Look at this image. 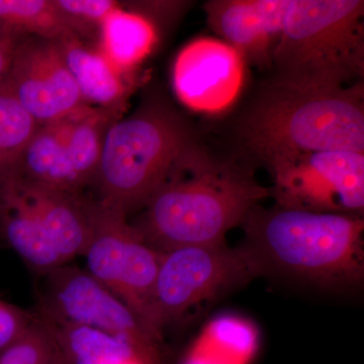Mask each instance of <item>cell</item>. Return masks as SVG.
<instances>
[{
  "label": "cell",
  "mask_w": 364,
  "mask_h": 364,
  "mask_svg": "<svg viewBox=\"0 0 364 364\" xmlns=\"http://www.w3.org/2000/svg\"><path fill=\"white\" fill-rule=\"evenodd\" d=\"M4 82L40 124L86 107L57 40L21 37Z\"/></svg>",
  "instance_id": "12"
},
{
  "label": "cell",
  "mask_w": 364,
  "mask_h": 364,
  "mask_svg": "<svg viewBox=\"0 0 364 364\" xmlns=\"http://www.w3.org/2000/svg\"><path fill=\"white\" fill-rule=\"evenodd\" d=\"M186 123L159 104L112 122L92 184L100 207L128 218L145 207L182 155L195 145Z\"/></svg>",
  "instance_id": "5"
},
{
  "label": "cell",
  "mask_w": 364,
  "mask_h": 364,
  "mask_svg": "<svg viewBox=\"0 0 364 364\" xmlns=\"http://www.w3.org/2000/svg\"><path fill=\"white\" fill-rule=\"evenodd\" d=\"M289 0H212L205 4L208 26L258 68L272 67Z\"/></svg>",
  "instance_id": "14"
},
{
  "label": "cell",
  "mask_w": 364,
  "mask_h": 364,
  "mask_svg": "<svg viewBox=\"0 0 364 364\" xmlns=\"http://www.w3.org/2000/svg\"><path fill=\"white\" fill-rule=\"evenodd\" d=\"M159 355H139L121 364H158Z\"/></svg>",
  "instance_id": "24"
},
{
  "label": "cell",
  "mask_w": 364,
  "mask_h": 364,
  "mask_svg": "<svg viewBox=\"0 0 364 364\" xmlns=\"http://www.w3.org/2000/svg\"><path fill=\"white\" fill-rule=\"evenodd\" d=\"M363 93V83L303 90L270 82L242 119V141L265 166L320 151L364 153Z\"/></svg>",
  "instance_id": "3"
},
{
  "label": "cell",
  "mask_w": 364,
  "mask_h": 364,
  "mask_svg": "<svg viewBox=\"0 0 364 364\" xmlns=\"http://www.w3.org/2000/svg\"><path fill=\"white\" fill-rule=\"evenodd\" d=\"M262 277L243 245L186 246L162 252L153 308L158 331L202 305H210Z\"/></svg>",
  "instance_id": "7"
},
{
  "label": "cell",
  "mask_w": 364,
  "mask_h": 364,
  "mask_svg": "<svg viewBox=\"0 0 364 364\" xmlns=\"http://www.w3.org/2000/svg\"><path fill=\"white\" fill-rule=\"evenodd\" d=\"M267 168L274 205L363 217L364 153H305L273 162Z\"/></svg>",
  "instance_id": "10"
},
{
  "label": "cell",
  "mask_w": 364,
  "mask_h": 364,
  "mask_svg": "<svg viewBox=\"0 0 364 364\" xmlns=\"http://www.w3.org/2000/svg\"><path fill=\"white\" fill-rule=\"evenodd\" d=\"M62 56L88 107L121 112L130 93L132 81L98 51L77 37L57 40Z\"/></svg>",
  "instance_id": "16"
},
{
  "label": "cell",
  "mask_w": 364,
  "mask_h": 364,
  "mask_svg": "<svg viewBox=\"0 0 364 364\" xmlns=\"http://www.w3.org/2000/svg\"><path fill=\"white\" fill-rule=\"evenodd\" d=\"M245 77V62L232 46L214 38L186 45L174 62L177 98L193 111L215 114L234 104Z\"/></svg>",
  "instance_id": "13"
},
{
  "label": "cell",
  "mask_w": 364,
  "mask_h": 364,
  "mask_svg": "<svg viewBox=\"0 0 364 364\" xmlns=\"http://www.w3.org/2000/svg\"><path fill=\"white\" fill-rule=\"evenodd\" d=\"M44 280L38 308L46 312L136 343L153 345L161 341L122 299L86 269L65 264L45 273Z\"/></svg>",
  "instance_id": "11"
},
{
  "label": "cell",
  "mask_w": 364,
  "mask_h": 364,
  "mask_svg": "<svg viewBox=\"0 0 364 364\" xmlns=\"http://www.w3.org/2000/svg\"><path fill=\"white\" fill-rule=\"evenodd\" d=\"M97 50L117 71L130 75L156 45L157 31L149 18L119 6L105 21Z\"/></svg>",
  "instance_id": "17"
},
{
  "label": "cell",
  "mask_w": 364,
  "mask_h": 364,
  "mask_svg": "<svg viewBox=\"0 0 364 364\" xmlns=\"http://www.w3.org/2000/svg\"><path fill=\"white\" fill-rule=\"evenodd\" d=\"M0 30L18 37H76L54 0H0Z\"/></svg>",
  "instance_id": "18"
},
{
  "label": "cell",
  "mask_w": 364,
  "mask_h": 364,
  "mask_svg": "<svg viewBox=\"0 0 364 364\" xmlns=\"http://www.w3.org/2000/svg\"><path fill=\"white\" fill-rule=\"evenodd\" d=\"M39 127L4 81L0 85V183L18 176L26 147Z\"/></svg>",
  "instance_id": "19"
},
{
  "label": "cell",
  "mask_w": 364,
  "mask_h": 364,
  "mask_svg": "<svg viewBox=\"0 0 364 364\" xmlns=\"http://www.w3.org/2000/svg\"><path fill=\"white\" fill-rule=\"evenodd\" d=\"M262 275L334 294L364 284V220L358 215L255 205L241 226Z\"/></svg>",
  "instance_id": "2"
},
{
  "label": "cell",
  "mask_w": 364,
  "mask_h": 364,
  "mask_svg": "<svg viewBox=\"0 0 364 364\" xmlns=\"http://www.w3.org/2000/svg\"><path fill=\"white\" fill-rule=\"evenodd\" d=\"M35 321V314L0 299V352L20 338Z\"/></svg>",
  "instance_id": "22"
},
{
  "label": "cell",
  "mask_w": 364,
  "mask_h": 364,
  "mask_svg": "<svg viewBox=\"0 0 364 364\" xmlns=\"http://www.w3.org/2000/svg\"><path fill=\"white\" fill-rule=\"evenodd\" d=\"M119 117V112L86 105L58 121L40 124L16 176L82 196L97 173L105 133Z\"/></svg>",
  "instance_id": "8"
},
{
  "label": "cell",
  "mask_w": 364,
  "mask_h": 364,
  "mask_svg": "<svg viewBox=\"0 0 364 364\" xmlns=\"http://www.w3.org/2000/svg\"><path fill=\"white\" fill-rule=\"evenodd\" d=\"M97 203L18 176L0 183V220L7 242L28 267L48 272L83 256Z\"/></svg>",
  "instance_id": "6"
},
{
  "label": "cell",
  "mask_w": 364,
  "mask_h": 364,
  "mask_svg": "<svg viewBox=\"0 0 364 364\" xmlns=\"http://www.w3.org/2000/svg\"><path fill=\"white\" fill-rule=\"evenodd\" d=\"M21 37L0 30V85L9 73L14 51Z\"/></svg>",
  "instance_id": "23"
},
{
  "label": "cell",
  "mask_w": 364,
  "mask_h": 364,
  "mask_svg": "<svg viewBox=\"0 0 364 364\" xmlns=\"http://www.w3.org/2000/svg\"><path fill=\"white\" fill-rule=\"evenodd\" d=\"M269 189L252 170L210 157L198 144L176 162L159 189L131 225L160 252L226 242Z\"/></svg>",
  "instance_id": "1"
},
{
  "label": "cell",
  "mask_w": 364,
  "mask_h": 364,
  "mask_svg": "<svg viewBox=\"0 0 364 364\" xmlns=\"http://www.w3.org/2000/svg\"><path fill=\"white\" fill-rule=\"evenodd\" d=\"M161 255L144 241L128 218L97 203L92 234L83 254L86 272L122 299L160 340L153 294Z\"/></svg>",
  "instance_id": "9"
},
{
  "label": "cell",
  "mask_w": 364,
  "mask_h": 364,
  "mask_svg": "<svg viewBox=\"0 0 364 364\" xmlns=\"http://www.w3.org/2000/svg\"><path fill=\"white\" fill-rule=\"evenodd\" d=\"M35 314L52 335L61 358L70 364H121L139 355H159L158 344L136 343L126 337L68 322L40 308Z\"/></svg>",
  "instance_id": "15"
},
{
  "label": "cell",
  "mask_w": 364,
  "mask_h": 364,
  "mask_svg": "<svg viewBox=\"0 0 364 364\" xmlns=\"http://www.w3.org/2000/svg\"><path fill=\"white\" fill-rule=\"evenodd\" d=\"M272 82L303 90L363 83L364 2L289 0Z\"/></svg>",
  "instance_id": "4"
},
{
  "label": "cell",
  "mask_w": 364,
  "mask_h": 364,
  "mask_svg": "<svg viewBox=\"0 0 364 364\" xmlns=\"http://www.w3.org/2000/svg\"><path fill=\"white\" fill-rule=\"evenodd\" d=\"M61 358L52 335L35 314L25 333L0 352V364H54Z\"/></svg>",
  "instance_id": "20"
},
{
  "label": "cell",
  "mask_w": 364,
  "mask_h": 364,
  "mask_svg": "<svg viewBox=\"0 0 364 364\" xmlns=\"http://www.w3.org/2000/svg\"><path fill=\"white\" fill-rule=\"evenodd\" d=\"M72 32L82 40L98 35L105 21L119 4L112 0H54Z\"/></svg>",
  "instance_id": "21"
}]
</instances>
